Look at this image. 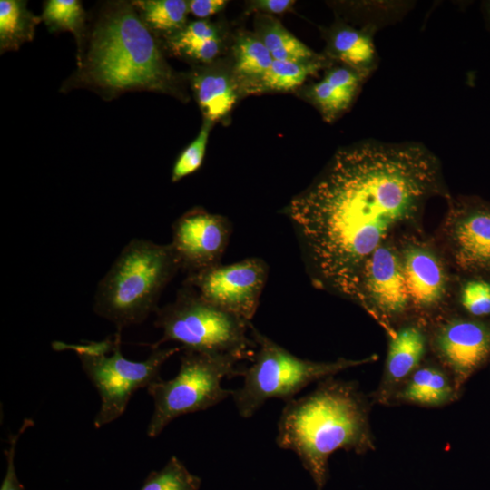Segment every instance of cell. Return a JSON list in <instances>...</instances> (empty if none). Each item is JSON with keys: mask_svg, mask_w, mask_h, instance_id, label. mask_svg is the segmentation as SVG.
<instances>
[{"mask_svg": "<svg viewBox=\"0 0 490 490\" xmlns=\"http://www.w3.org/2000/svg\"><path fill=\"white\" fill-rule=\"evenodd\" d=\"M483 5L485 8V13L486 15L487 20L490 24V0L484 2Z\"/></svg>", "mask_w": 490, "mask_h": 490, "instance_id": "d6a6232c", "label": "cell"}, {"mask_svg": "<svg viewBox=\"0 0 490 490\" xmlns=\"http://www.w3.org/2000/svg\"><path fill=\"white\" fill-rule=\"evenodd\" d=\"M172 229L171 245L187 275L220 264L231 232L226 217L200 207L183 213Z\"/></svg>", "mask_w": 490, "mask_h": 490, "instance_id": "5bb4252c", "label": "cell"}, {"mask_svg": "<svg viewBox=\"0 0 490 490\" xmlns=\"http://www.w3.org/2000/svg\"><path fill=\"white\" fill-rule=\"evenodd\" d=\"M429 323L411 317L395 328L388 345L381 378L369 395L374 404L387 406L402 383L427 358Z\"/></svg>", "mask_w": 490, "mask_h": 490, "instance_id": "9a60e30c", "label": "cell"}, {"mask_svg": "<svg viewBox=\"0 0 490 490\" xmlns=\"http://www.w3.org/2000/svg\"><path fill=\"white\" fill-rule=\"evenodd\" d=\"M372 405L357 382L334 376L324 378L309 394L286 401L276 443L299 456L317 490H322L334 452L363 455L376 449L369 418Z\"/></svg>", "mask_w": 490, "mask_h": 490, "instance_id": "7a4b0ae2", "label": "cell"}, {"mask_svg": "<svg viewBox=\"0 0 490 490\" xmlns=\"http://www.w3.org/2000/svg\"><path fill=\"white\" fill-rule=\"evenodd\" d=\"M254 24L255 34L263 43L273 60L303 62L320 57L272 15L257 13Z\"/></svg>", "mask_w": 490, "mask_h": 490, "instance_id": "ffe728a7", "label": "cell"}, {"mask_svg": "<svg viewBox=\"0 0 490 490\" xmlns=\"http://www.w3.org/2000/svg\"><path fill=\"white\" fill-rule=\"evenodd\" d=\"M368 75L346 65L333 67L310 86L309 98L326 121H333L349 107Z\"/></svg>", "mask_w": 490, "mask_h": 490, "instance_id": "e0dca14e", "label": "cell"}, {"mask_svg": "<svg viewBox=\"0 0 490 490\" xmlns=\"http://www.w3.org/2000/svg\"><path fill=\"white\" fill-rule=\"evenodd\" d=\"M327 62L328 60L323 56L303 62L273 60L254 91H291L301 85L309 75L325 67Z\"/></svg>", "mask_w": 490, "mask_h": 490, "instance_id": "603a6c76", "label": "cell"}, {"mask_svg": "<svg viewBox=\"0 0 490 490\" xmlns=\"http://www.w3.org/2000/svg\"><path fill=\"white\" fill-rule=\"evenodd\" d=\"M412 316L430 323L447 310L453 281L436 246L418 232L397 238Z\"/></svg>", "mask_w": 490, "mask_h": 490, "instance_id": "8fae6325", "label": "cell"}, {"mask_svg": "<svg viewBox=\"0 0 490 490\" xmlns=\"http://www.w3.org/2000/svg\"><path fill=\"white\" fill-rule=\"evenodd\" d=\"M54 346L75 351L83 372L100 395L101 407L93 421L96 428L120 417L133 393L160 380L162 366L182 349L181 347L154 348L145 360H129L122 353L119 331L99 342L79 345L54 342Z\"/></svg>", "mask_w": 490, "mask_h": 490, "instance_id": "52a82bcc", "label": "cell"}, {"mask_svg": "<svg viewBox=\"0 0 490 490\" xmlns=\"http://www.w3.org/2000/svg\"><path fill=\"white\" fill-rule=\"evenodd\" d=\"M373 32L371 27L357 29L344 24L333 25L326 34L327 55L369 74L377 63Z\"/></svg>", "mask_w": 490, "mask_h": 490, "instance_id": "ac0fdd59", "label": "cell"}, {"mask_svg": "<svg viewBox=\"0 0 490 490\" xmlns=\"http://www.w3.org/2000/svg\"><path fill=\"white\" fill-rule=\"evenodd\" d=\"M227 3L225 0H191L188 2L189 11L199 18H206L221 11Z\"/></svg>", "mask_w": 490, "mask_h": 490, "instance_id": "1f68e13d", "label": "cell"}, {"mask_svg": "<svg viewBox=\"0 0 490 490\" xmlns=\"http://www.w3.org/2000/svg\"><path fill=\"white\" fill-rule=\"evenodd\" d=\"M34 425V421L30 418L24 420L23 425L21 426L19 431L16 434H12L9 436L8 447L5 451L7 462V467L5 471V477L3 479L0 490H24L22 485L20 484L15 468V446L24 431Z\"/></svg>", "mask_w": 490, "mask_h": 490, "instance_id": "f546056e", "label": "cell"}, {"mask_svg": "<svg viewBox=\"0 0 490 490\" xmlns=\"http://www.w3.org/2000/svg\"><path fill=\"white\" fill-rule=\"evenodd\" d=\"M191 83L205 120L213 122L224 118L237 102L236 82L222 71L196 73L192 75Z\"/></svg>", "mask_w": 490, "mask_h": 490, "instance_id": "d6986e66", "label": "cell"}, {"mask_svg": "<svg viewBox=\"0 0 490 490\" xmlns=\"http://www.w3.org/2000/svg\"><path fill=\"white\" fill-rule=\"evenodd\" d=\"M173 52L194 60L210 63L220 54L221 39L216 25L207 20H196L170 39Z\"/></svg>", "mask_w": 490, "mask_h": 490, "instance_id": "44dd1931", "label": "cell"}, {"mask_svg": "<svg viewBox=\"0 0 490 490\" xmlns=\"http://www.w3.org/2000/svg\"><path fill=\"white\" fill-rule=\"evenodd\" d=\"M268 266L260 258L205 269L187 275L184 284L206 301L250 322L260 304Z\"/></svg>", "mask_w": 490, "mask_h": 490, "instance_id": "4fadbf2b", "label": "cell"}, {"mask_svg": "<svg viewBox=\"0 0 490 490\" xmlns=\"http://www.w3.org/2000/svg\"><path fill=\"white\" fill-rule=\"evenodd\" d=\"M155 313L154 326L162 330V337L152 348L173 341L183 350L253 358L257 346L248 334L251 323L206 301L187 284L183 283L173 302Z\"/></svg>", "mask_w": 490, "mask_h": 490, "instance_id": "8992f818", "label": "cell"}, {"mask_svg": "<svg viewBox=\"0 0 490 490\" xmlns=\"http://www.w3.org/2000/svg\"><path fill=\"white\" fill-rule=\"evenodd\" d=\"M234 71L253 90L270 67L273 58L256 34H244L233 45Z\"/></svg>", "mask_w": 490, "mask_h": 490, "instance_id": "7402d4cb", "label": "cell"}, {"mask_svg": "<svg viewBox=\"0 0 490 490\" xmlns=\"http://www.w3.org/2000/svg\"><path fill=\"white\" fill-rule=\"evenodd\" d=\"M441 237L462 275H490V202L474 196L450 198Z\"/></svg>", "mask_w": 490, "mask_h": 490, "instance_id": "7c38bea8", "label": "cell"}, {"mask_svg": "<svg viewBox=\"0 0 490 490\" xmlns=\"http://www.w3.org/2000/svg\"><path fill=\"white\" fill-rule=\"evenodd\" d=\"M438 195H447L441 163L422 143L340 148L286 208L313 285L355 302L367 260L387 240L417 232Z\"/></svg>", "mask_w": 490, "mask_h": 490, "instance_id": "6da1fadb", "label": "cell"}, {"mask_svg": "<svg viewBox=\"0 0 490 490\" xmlns=\"http://www.w3.org/2000/svg\"><path fill=\"white\" fill-rule=\"evenodd\" d=\"M355 303L375 318L387 337L413 317L397 238L385 241L365 262Z\"/></svg>", "mask_w": 490, "mask_h": 490, "instance_id": "9c48e42d", "label": "cell"}, {"mask_svg": "<svg viewBox=\"0 0 490 490\" xmlns=\"http://www.w3.org/2000/svg\"><path fill=\"white\" fill-rule=\"evenodd\" d=\"M462 392L447 370L431 357L402 383L387 406L438 408L456 402Z\"/></svg>", "mask_w": 490, "mask_h": 490, "instance_id": "2e32d148", "label": "cell"}, {"mask_svg": "<svg viewBox=\"0 0 490 490\" xmlns=\"http://www.w3.org/2000/svg\"><path fill=\"white\" fill-rule=\"evenodd\" d=\"M292 0H256L249 4L248 11H255L265 15H280L292 8Z\"/></svg>", "mask_w": 490, "mask_h": 490, "instance_id": "4dcf8cb0", "label": "cell"}, {"mask_svg": "<svg viewBox=\"0 0 490 490\" xmlns=\"http://www.w3.org/2000/svg\"><path fill=\"white\" fill-rule=\"evenodd\" d=\"M212 123L211 121L204 120L197 137L179 155L172 168V182L181 181L201 167Z\"/></svg>", "mask_w": 490, "mask_h": 490, "instance_id": "f1b7e54d", "label": "cell"}, {"mask_svg": "<svg viewBox=\"0 0 490 490\" xmlns=\"http://www.w3.org/2000/svg\"><path fill=\"white\" fill-rule=\"evenodd\" d=\"M250 336L258 349L252 364L242 370V386L231 393L238 413L243 418L252 416L269 399L289 401L313 382L378 358L373 354L360 359L339 358L334 361H312L296 357L252 324Z\"/></svg>", "mask_w": 490, "mask_h": 490, "instance_id": "5b68a950", "label": "cell"}, {"mask_svg": "<svg viewBox=\"0 0 490 490\" xmlns=\"http://www.w3.org/2000/svg\"><path fill=\"white\" fill-rule=\"evenodd\" d=\"M241 360L232 354L184 350L178 374L147 387L154 406L148 436H158L178 416L206 410L231 397L232 390L222 387L221 381L241 376Z\"/></svg>", "mask_w": 490, "mask_h": 490, "instance_id": "ba28073f", "label": "cell"}, {"mask_svg": "<svg viewBox=\"0 0 490 490\" xmlns=\"http://www.w3.org/2000/svg\"><path fill=\"white\" fill-rule=\"evenodd\" d=\"M429 348L463 391L470 377L490 362V319L446 311L429 323Z\"/></svg>", "mask_w": 490, "mask_h": 490, "instance_id": "30bf717a", "label": "cell"}, {"mask_svg": "<svg viewBox=\"0 0 490 490\" xmlns=\"http://www.w3.org/2000/svg\"><path fill=\"white\" fill-rule=\"evenodd\" d=\"M181 270L170 244L133 238L99 281L93 311L122 332L159 309L162 292Z\"/></svg>", "mask_w": 490, "mask_h": 490, "instance_id": "277c9868", "label": "cell"}, {"mask_svg": "<svg viewBox=\"0 0 490 490\" xmlns=\"http://www.w3.org/2000/svg\"><path fill=\"white\" fill-rule=\"evenodd\" d=\"M86 74L98 86L113 91L172 93L177 83L146 24L127 4L107 12L96 25Z\"/></svg>", "mask_w": 490, "mask_h": 490, "instance_id": "3957f363", "label": "cell"}, {"mask_svg": "<svg viewBox=\"0 0 490 490\" xmlns=\"http://www.w3.org/2000/svg\"><path fill=\"white\" fill-rule=\"evenodd\" d=\"M43 19L54 30H67L78 34L84 13L76 0H50L45 4Z\"/></svg>", "mask_w": 490, "mask_h": 490, "instance_id": "83f0119b", "label": "cell"}, {"mask_svg": "<svg viewBox=\"0 0 490 490\" xmlns=\"http://www.w3.org/2000/svg\"><path fill=\"white\" fill-rule=\"evenodd\" d=\"M200 485L201 479L173 456L162 469L151 473L141 490H198Z\"/></svg>", "mask_w": 490, "mask_h": 490, "instance_id": "4316f807", "label": "cell"}, {"mask_svg": "<svg viewBox=\"0 0 490 490\" xmlns=\"http://www.w3.org/2000/svg\"><path fill=\"white\" fill-rule=\"evenodd\" d=\"M459 312L490 319V275H463L457 289Z\"/></svg>", "mask_w": 490, "mask_h": 490, "instance_id": "484cf974", "label": "cell"}, {"mask_svg": "<svg viewBox=\"0 0 490 490\" xmlns=\"http://www.w3.org/2000/svg\"><path fill=\"white\" fill-rule=\"evenodd\" d=\"M133 5L142 11L146 24L169 34L184 28L190 12L189 4L184 0H145L135 1Z\"/></svg>", "mask_w": 490, "mask_h": 490, "instance_id": "d4e9b609", "label": "cell"}, {"mask_svg": "<svg viewBox=\"0 0 490 490\" xmlns=\"http://www.w3.org/2000/svg\"><path fill=\"white\" fill-rule=\"evenodd\" d=\"M39 19L26 8L24 2L0 1V44L2 50L19 47L33 38L34 26Z\"/></svg>", "mask_w": 490, "mask_h": 490, "instance_id": "cb8c5ba5", "label": "cell"}]
</instances>
